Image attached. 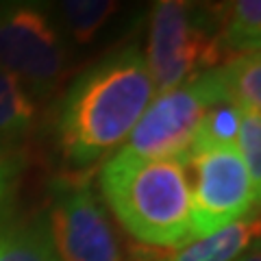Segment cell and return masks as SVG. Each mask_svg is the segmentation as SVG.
<instances>
[{
    "instance_id": "16",
    "label": "cell",
    "mask_w": 261,
    "mask_h": 261,
    "mask_svg": "<svg viewBox=\"0 0 261 261\" xmlns=\"http://www.w3.org/2000/svg\"><path fill=\"white\" fill-rule=\"evenodd\" d=\"M22 172V159L20 154L0 146V207L9 200L13 187L18 185V178Z\"/></svg>"
},
{
    "instance_id": "14",
    "label": "cell",
    "mask_w": 261,
    "mask_h": 261,
    "mask_svg": "<svg viewBox=\"0 0 261 261\" xmlns=\"http://www.w3.org/2000/svg\"><path fill=\"white\" fill-rule=\"evenodd\" d=\"M118 5L111 0H65L61 3V15L70 35L79 44H89L109 18L116 13Z\"/></svg>"
},
{
    "instance_id": "1",
    "label": "cell",
    "mask_w": 261,
    "mask_h": 261,
    "mask_svg": "<svg viewBox=\"0 0 261 261\" xmlns=\"http://www.w3.org/2000/svg\"><path fill=\"white\" fill-rule=\"evenodd\" d=\"M154 87L137 46L105 57L85 70L59 102L57 148L72 168H87L128 140Z\"/></svg>"
},
{
    "instance_id": "7",
    "label": "cell",
    "mask_w": 261,
    "mask_h": 261,
    "mask_svg": "<svg viewBox=\"0 0 261 261\" xmlns=\"http://www.w3.org/2000/svg\"><path fill=\"white\" fill-rule=\"evenodd\" d=\"M48 228L59 261H122L113 228L85 178L55 185Z\"/></svg>"
},
{
    "instance_id": "10",
    "label": "cell",
    "mask_w": 261,
    "mask_h": 261,
    "mask_svg": "<svg viewBox=\"0 0 261 261\" xmlns=\"http://www.w3.org/2000/svg\"><path fill=\"white\" fill-rule=\"evenodd\" d=\"M37 100L9 72L0 68V146L27 140L37 124Z\"/></svg>"
},
{
    "instance_id": "17",
    "label": "cell",
    "mask_w": 261,
    "mask_h": 261,
    "mask_svg": "<svg viewBox=\"0 0 261 261\" xmlns=\"http://www.w3.org/2000/svg\"><path fill=\"white\" fill-rule=\"evenodd\" d=\"M238 261H261V252H259V242L255 244V246H250L244 255L238 259Z\"/></svg>"
},
{
    "instance_id": "4",
    "label": "cell",
    "mask_w": 261,
    "mask_h": 261,
    "mask_svg": "<svg viewBox=\"0 0 261 261\" xmlns=\"http://www.w3.org/2000/svg\"><path fill=\"white\" fill-rule=\"evenodd\" d=\"M220 102H231L224 65L200 72L170 92L154 94L128 135L124 150L144 159L185 161L200 118Z\"/></svg>"
},
{
    "instance_id": "15",
    "label": "cell",
    "mask_w": 261,
    "mask_h": 261,
    "mask_svg": "<svg viewBox=\"0 0 261 261\" xmlns=\"http://www.w3.org/2000/svg\"><path fill=\"white\" fill-rule=\"evenodd\" d=\"M238 150L250 174V181L261 190V113H242Z\"/></svg>"
},
{
    "instance_id": "9",
    "label": "cell",
    "mask_w": 261,
    "mask_h": 261,
    "mask_svg": "<svg viewBox=\"0 0 261 261\" xmlns=\"http://www.w3.org/2000/svg\"><path fill=\"white\" fill-rule=\"evenodd\" d=\"M0 261H59L46 216L0 222Z\"/></svg>"
},
{
    "instance_id": "13",
    "label": "cell",
    "mask_w": 261,
    "mask_h": 261,
    "mask_svg": "<svg viewBox=\"0 0 261 261\" xmlns=\"http://www.w3.org/2000/svg\"><path fill=\"white\" fill-rule=\"evenodd\" d=\"M231 105L240 113H261V57L259 53L238 55L222 63Z\"/></svg>"
},
{
    "instance_id": "6",
    "label": "cell",
    "mask_w": 261,
    "mask_h": 261,
    "mask_svg": "<svg viewBox=\"0 0 261 261\" xmlns=\"http://www.w3.org/2000/svg\"><path fill=\"white\" fill-rule=\"evenodd\" d=\"M187 168L194 172L190 181L192 242L250 218L259 207L261 190L250 181L238 146L198 152L187 161Z\"/></svg>"
},
{
    "instance_id": "12",
    "label": "cell",
    "mask_w": 261,
    "mask_h": 261,
    "mask_svg": "<svg viewBox=\"0 0 261 261\" xmlns=\"http://www.w3.org/2000/svg\"><path fill=\"white\" fill-rule=\"evenodd\" d=\"M240 120H242V113L231 102H220V105H214L211 109H207V113L200 118L198 126H196L192 135L185 161H190L198 152L238 146Z\"/></svg>"
},
{
    "instance_id": "8",
    "label": "cell",
    "mask_w": 261,
    "mask_h": 261,
    "mask_svg": "<svg viewBox=\"0 0 261 261\" xmlns=\"http://www.w3.org/2000/svg\"><path fill=\"white\" fill-rule=\"evenodd\" d=\"M259 242V218L250 216L220 231L190 242L174 252L161 255V261H238L252 244Z\"/></svg>"
},
{
    "instance_id": "3",
    "label": "cell",
    "mask_w": 261,
    "mask_h": 261,
    "mask_svg": "<svg viewBox=\"0 0 261 261\" xmlns=\"http://www.w3.org/2000/svg\"><path fill=\"white\" fill-rule=\"evenodd\" d=\"M218 27L207 11L190 3L163 0L150 15L148 53L144 55L154 94L170 92L222 59Z\"/></svg>"
},
{
    "instance_id": "18",
    "label": "cell",
    "mask_w": 261,
    "mask_h": 261,
    "mask_svg": "<svg viewBox=\"0 0 261 261\" xmlns=\"http://www.w3.org/2000/svg\"><path fill=\"white\" fill-rule=\"evenodd\" d=\"M157 261H161V259H159V257H157Z\"/></svg>"
},
{
    "instance_id": "5",
    "label": "cell",
    "mask_w": 261,
    "mask_h": 261,
    "mask_svg": "<svg viewBox=\"0 0 261 261\" xmlns=\"http://www.w3.org/2000/svg\"><path fill=\"white\" fill-rule=\"evenodd\" d=\"M68 63L63 37L50 13L33 3L0 5V68L33 96L53 92Z\"/></svg>"
},
{
    "instance_id": "11",
    "label": "cell",
    "mask_w": 261,
    "mask_h": 261,
    "mask_svg": "<svg viewBox=\"0 0 261 261\" xmlns=\"http://www.w3.org/2000/svg\"><path fill=\"white\" fill-rule=\"evenodd\" d=\"M222 50L228 55L259 53L261 48V3L259 0H238L222 13L218 27Z\"/></svg>"
},
{
    "instance_id": "2",
    "label": "cell",
    "mask_w": 261,
    "mask_h": 261,
    "mask_svg": "<svg viewBox=\"0 0 261 261\" xmlns=\"http://www.w3.org/2000/svg\"><path fill=\"white\" fill-rule=\"evenodd\" d=\"M100 192L128 235L146 246L192 242V190L181 159H144L120 148L100 170Z\"/></svg>"
}]
</instances>
